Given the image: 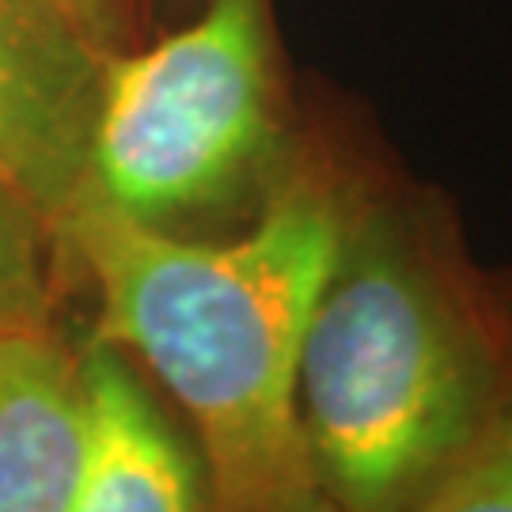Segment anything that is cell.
<instances>
[{
    "label": "cell",
    "instance_id": "1",
    "mask_svg": "<svg viewBox=\"0 0 512 512\" xmlns=\"http://www.w3.org/2000/svg\"><path fill=\"white\" fill-rule=\"evenodd\" d=\"M512 403L490 270L448 194L346 141L342 228L311 304L296 414L334 512H414Z\"/></svg>",
    "mask_w": 512,
    "mask_h": 512
},
{
    "label": "cell",
    "instance_id": "2",
    "mask_svg": "<svg viewBox=\"0 0 512 512\" xmlns=\"http://www.w3.org/2000/svg\"><path fill=\"white\" fill-rule=\"evenodd\" d=\"M346 137L308 145L236 236H171L80 194L57 247L95 285L92 338L145 365L190 418L209 512H334L296 414V361L342 228Z\"/></svg>",
    "mask_w": 512,
    "mask_h": 512
},
{
    "label": "cell",
    "instance_id": "3",
    "mask_svg": "<svg viewBox=\"0 0 512 512\" xmlns=\"http://www.w3.org/2000/svg\"><path fill=\"white\" fill-rule=\"evenodd\" d=\"M270 0H198L103 61L84 194L171 236L258 217L308 145Z\"/></svg>",
    "mask_w": 512,
    "mask_h": 512
},
{
    "label": "cell",
    "instance_id": "4",
    "mask_svg": "<svg viewBox=\"0 0 512 512\" xmlns=\"http://www.w3.org/2000/svg\"><path fill=\"white\" fill-rule=\"evenodd\" d=\"M99 73L54 0H0V186L54 232L84 194Z\"/></svg>",
    "mask_w": 512,
    "mask_h": 512
},
{
    "label": "cell",
    "instance_id": "5",
    "mask_svg": "<svg viewBox=\"0 0 512 512\" xmlns=\"http://www.w3.org/2000/svg\"><path fill=\"white\" fill-rule=\"evenodd\" d=\"M84 384V467L73 512H209L202 471L122 349H76Z\"/></svg>",
    "mask_w": 512,
    "mask_h": 512
},
{
    "label": "cell",
    "instance_id": "6",
    "mask_svg": "<svg viewBox=\"0 0 512 512\" xmlns=\"http://www.w3.org/2000/svg\"><path fill=\"white\" fill-rule=\"evenodd\" d=\"M80 467L76 349L57 330L0 334V512H73Z\"/></svg>",
    "mask_w": 512,
    "mask_h": 512
},
{
    "label": "cell",
    "instance_id": "7",
    "mask_svg": "<svg viewBox=\"0 0 512 512\" xmlns=\"http://www.w3.org/2000/svg\"><path fill=\"white\" fill-rule=\"evenodd\" d=\"M57 232L0 186V334L54 330Z\"/></svg>",
    "mask_w": 512,
    "mask_h": 512
},
{
    "label": "cell",
    "instance_id": "8",
    "mask_svg": "<svg viewBox=\"0 0 512 512\" xmlns=\"http://www.w3.org/2000/svg\"><path fill=\"white\" fill-rule=\"evenodd\" d=\"M414 512H512V403Z\"/></svg>",
    "mask_w": 512,
    "mask_h": 512
},
{
    "label": "cell",
    "instance_id": "9",
    "mask_svg": "<svg viewBox=\"0 0 512 512\" xmlns=\"http://www.w3.org/2000/svg\"><path fill=\"white\" fill-rule=\"evenodd\" d=\"M54 4L103 61L141 42L145 0H54Z\"/></svg>",
    "mask_w": 512,
    "mask_h": 512
},
{
    "label": "cell",
    "instance_id": "10",
    "mask_svg": "<svg viewBox=\"0 0 512 512\" xmlns=\"http://www.w3.org/2000/svg\"><path fill=\"white\" fill-rule=\"evenodd\" d=\"M490 285H494L497 308H501V319H505V338H509V357H512V266L509 270H490Z\"/></svg>",
    "mask_w": 512,
    "mask_h": 512
},
{
    "label": "cell",
    "instance_id": "11",
    "mask_svg": "<svg viewBox=\"0 0 512 512\" xmlns=\"http://www.w3.org/2000/svg\"><path fill=\"white\" fill-rule=\"evenodd\" d=\"M167 12V16H175V12H183V8H198V0H145V16L148 12Z\"/></svg>",
    "mask_w": 512,
    "mask_h": 512
}]
</instances>
